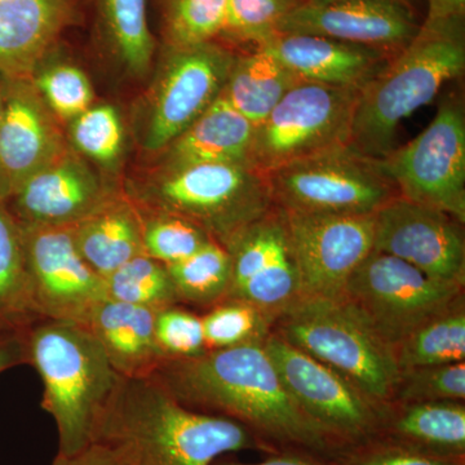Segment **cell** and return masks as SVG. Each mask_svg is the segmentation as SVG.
<instances>
[{
    "instance_id": "6da1fadb",
    "label": "cell",
    "mask_w": 465,
    "mask_h": 465,
    "mask_svg": "<svg viewBox=\"0 0 465 465\" xmlns=\"http://www.w3.org/2000/svg\"><path fill=\"white\" fill-rule=\"evenodd\" d=\"M150 378L183 406L232 419L274 451L338 457V450L291 397L262 344L166 360Z\"/></svg>"
},
{
    "instance_id": "7a4b0ae2",
    "label": "cell",
    "mask_w": 465,
    "mask_h": 465,
    "mask_svg": "<svg viewBox=\"0 0 465 465\" xmlns=\"http://www.w3.org/2000/svg\"><path fill=\"white\" fill-rule=\"evenodd\" d=\"M92 443L125 465H213L244 450L275 452L246 427L183 406L153 378L121 376Z\"/></svg>"
},
{
    "instance_id": "3957f363",
    "label": "cell",
    "mask_w": 465,
    "mask_h": 465,
    "mask_svg": "<svg viewBox=\"0 0 465 465\" xmlns=\"http://www.w3.org/2000/svg\"><path fill=\"white\" fill-rule=\"evenodd\" d=\"M464 69L461 21L421 26L412 41L363 85L349 146L365 157H385L394 149L402 121L428 105Z\"/></svg>"
},
{
    "instance_id": "277c9868",
    "label": "cell",
    "mask_w": 465,
    "mask_h": 465,
    "mask_svg": "<svg viewBox=\"0 0 465 465\" xmlns=\"http://www.w3.org/2000/svg\"><path fill=\"white\" fill-rule=\"evenodd\" d=\"M38 321L23 332L26 362L41 376L42 407L57 427V455L69 457L91 445L121 375L84 324Z\"/></svg>"
},
{
    "instance_id": "5b68a950",
    "label": "cell",
    "mask_w": 465,
    "mask_h": 465,
    "mask_svg": "<svg viewBox=\"0 0 465 465\" xmlns=\"http://www.w3.org/2000/svg\"><path fill=\"white\" fill-rule=\"evenodd\" d=\"M273 332L344 376L372 402H393L401 371L393 351L342 300L302 295L274 321Z\"/></svg>"
},
{
    "instance_id": "8992f818",
    "label": "cell",
    "mask_w": 465,
    "mask_h": 465,
    "mask_svg": "<svg viewBox=\"0 0 465 465\" xmlns=\"http://www.w3.org/2000/svg\"><path fill=\"white\" fill-rule=\"evenodd\" d=\"M134 202L188 220L223 247L274 208L265 174L229 162L163 170Z\"/></svg>"
},
{
    "instance_id": "52a82bcc",
    "label": "cell",
    "mask_w": 465,
    "mask_h": 465,
    "mask_svg": "<svg viewBox=\"0 0 465 465\" xmlns=\"http://www.w3.org/2000/svg\"><path fill=\"white\" fill-rule=\"evenodd\" d=\"M265 176L274 206L284 213L371 216L399 195L378 159L349 145L298 159Z\"/></svg>"
},
{
    "instance_id": "ba28073f",
    "label": "cell",
    "mask_w": 465,
    "mask_h": 465,
    "mask_svg": "<svg viewBox=\"0 0 465 465\" xmlns=\"http://www.w3.org/2000/svg\"><path fill=\"white\" fill-rule=\"evenodd\" d=\"M464 298V286L443 282L402 260L372 250L349 278L341 299L393 351L421 324Z\"/></svg>"
},
{
    "instance_id": "9c48e42d",
    "label": "cell",
    "mask_w": 465,
    "mask_h": 465,
    "mask_svg": "<svg viewBox=\"0 0 465 465\" xmlns=\"http://www.w3.org/2000/svg\"><path fill=\"white\" fill-rule=\"evenodd\" d=\"M361 90L300 82L256 125L250 166L266 174L298 159L349 145Z\"/></svg>"
},
{
    "instance_id": "30bf717a",
    "label": "cell",
    "mask_w": 465,
    "mask_h": 465,
    "mask_svg": "<svg viewBox=\"0 0 465 465\" xmlns=\"http://www.w3.org/2000/svg\"><path fill=\"white\" fill-rule=\"evenodd\" d=\"M378 162L400 197L464 224L465 113L457 97L440 104L423 133Z\"/></svg>"
},
{
    "instance_id": "8fae6325",
    "label": "cell",
    "mask_w": 465,
    "mask_h": 465,
    "mask_svg": "<svg viewBox=\"0 0 465 465\" xmlns=\"http://www.w3.org/2000/svg\"><path fill=\"white\" fill-rule=\"evenodd\" d=\"M262 347L291 397L322 430L338 455L379 436L385 407L376 405L344 376L273 331Z\"/></svg>"
},
{
    "instance_id": "7c38bea8",
    "label": "cell",
    "mask_w": 465,
    "mask_h": 465,
    "mask_svg": "<svg viewBox=\"0 0 465 465\" xmlns=\"http://www.w3.org/2000/svg\"><path fill=\"white\" fill-rule=\"evenodd\" d=\"M21 228L34 316L84 324L106 299L105 283L76 249L72 226Z\"/></svg>"
},
{
    "instance_id": "4fadbf2b",
    "label": "cell",
    "mask_w": 465,
    "mask_h": 465,
    "mask_svg": "<svg viewBox=\"0 0 465 465\" xmlns=\"http://www.w3.org/2000/svg\"><path fill=\"white\" fill-rule=\"evenodd\" d=\"M235 56L213 42L171 47L162 67L143 145L163 152L222 94Z\"/></svg>"
},
{
    "instance_id": "5bb4252c",
    "label": "cell",
    "mask_w": 465,
    "mask_h": 465,
    "mask_svg": "<svg viewBox=\"0 0 465 465\" xmlns=\"http://www.w3.org/2000/svg\"><path fill=\"white\" fill-rule=\"evenodd\" d=\"M225 249L232 259L228 299L249 302L274 322L302 296L298 262L280 208L243 229Z\"/></svg>"
},
{
    "instance_id": "9a60e30c",
    "label": "cell",
    "mask_w": 465,
    "mask_h": 465,
    "mask_svg": "<svg viewBox=\"0 0 465 465\" xmlns=\"http://www.w3.org/2000/svg\"><path fill=\"white\" fill-rule=\"evenodd\" d=\"M282 213L298 262L302 295L341 299L349 278L374 250L372 215Z\"/></svg>"
},
{
    "instance_id": "2e32d148",
    "label": "cell",
    "mask_w": 465,
    "mask_h": 465,
    "mask_svg": "<svg viewBox=\"0 0 465 465\" xmlns=\"http://www.w3.org/2000/svg\"><path fill=\"white\" fill-rule=\"evenodd\" d=\"M372 220L375 251L436 280L465 286L464 224L457 219L397 195Z\"/></svg>"
},
{
    "instance_id": "e0dca14e",
    "label": "cell",
    "mask_w": 465,
    "mask_h": 465,
    "mask_svg": "<svg viewBox=\"0 0 465 465\" xmlns=\"http://www.w3.org/2000/svg\"><path fill=\"white\" fill-rule=\"evenodd\" d=\"M419 29L407 5L393 0H308L281 18L277 34H311L393 51L402 50Z\"/></svg>"
},
{
    "instance_id": "ac0fdd59",
    "label": "cell",
    "mask_w": 465,
    "mask_h": 465,
    "mask_svg": "<svg viewBox=\"0 0 465 465\" xmlns=\"http://www.w3.org/2000/svg\"><path fill=\"white\" fill-rule=\"evenodd\" d=\"M67 149L54 115L32 79L5 78V108L0 121V195L8 201L21 183Z\"/></svg>"
},
{
    "instance_id": "d6986e66",
    "label": "cell",
    "mask_w": 465,
    "mask_h": 465,
    "mask_svg": "<svg viewBox=\"0 0 465 465\" xmlns=\"http://www.w3.org/2000/svg\"><path fill=\"white\" fill-rule=\"evenodd\" d=\"M118 197L67 149L21 183L8 206L21 225L74 226Z\"/></svg>"
},
{
    "instance_id": "ffe728a7",
    "label": "cell",
    "mask_w": 465,
    "mask_h": 465,
    "mask_svg": "<svg viewBox=\"0 0 465 465\" xmlns=\"http://www.w3.org/2000/svg\"><path fill=\"white\" fill-rule=\"evenodd\" d=\"M79 17V0H0V75L32 79Z\"/></svg>"
},
{
    "instance_id": "44dd1931",
    "label": "cell",
    "mask_w": 465,
    "mask_h": 465,
    "mask_svg": "<svg viewBox=\"0 0 465 465\" xmlns=\"http://www.w3.org/2000/svg\"><path fill=\"white\" fill-rule=\"evenodd\" d=\"M300 81L362 88L390 61L387 51L311 34H275L260 45Z\"/></svg>"
},
{
    "instance_id": "7402d4cb",
    "label": "cell",
    "mask_w": 465,
    "mask_h": 465,
    "mask_svg": "<svg viewBox=\"0 0 465 465\" xmlns=\"http://www.w3.org/2000/svg\"><path fill=\"white\" fill-rule=\"evenodd\" d=\"M155 313L105 299L84 323L100 342L109 362L124 378H150L166 361L155 339Z\"/></svg>"
},
{
    "instance_id": "603a6c76",
    "label": "cell",
    "mask_w": 465,
    "mask_h": 465,
    "mask_svg": "<svg viewBox=\"0 0 465 465\" xmlns=\"http://www.w3.org/2000/svg\"><path fill=\"white\" fill-rule=\"evenodd\" d=\"M376 439L433 457L465 460V403H391Z\"/></svg>"
},
{
    "instance_id": "cb8c5ba5",
    "label": "cell",
    "mask_w": 465,
    "mask_h": 465,
    "mask_svg": "<svg viewBox=\"0 0 465 465\" xmlns=\"http://www.w3.org/2000/svg\"><path fill=\"white\" fill-rule=\"evenodd\" d=\"M255 125L220 94L164 152L163 170L189 164L229 162L250 164Z\"/></svg>"
},
{
    "instance_id": "d4e9b609",
    "label": "cell",
    "mask_w": 465,
    "mask_h": 465,
    "mask_svg": "<svg viewBox=\"0 0 465 465\" xmlns=\"http://www.w3.org/2000/svg\"><path fill=\"white\" fill-rule=\"evenodd\" d=\"M72 229L76 249L100 277L143 253L142 213L122 195Z\"/></svg>"
},
{
    "instance_id": "484cf974",
    "label": "cell",
    "mask_w": 465,
    "mask_h": 465,
    "mask_svg": "<svg viewBox=\"0 0 465 465\" xmlns=\"http://www.w3.org/2000/svg\"><path fill=\"white\" fill-rule=\"evenodd\" d=\"M300 82L277 58L256 48L252 54L235 56L222 96L256 127Z\"/></svg>"
},
{
    "instance_id": "4316f807",
    "label": "cell",
    "mask_w": 465,
    "mask_h": 465,
    "mask_svg": "<svg viewBox=\"0 0 465 465\" xmlns=\"http://www.w3.org/2000/svg\"><path fill=\"white\" fill-rule=\"evenodd\" d=\"M27 284L23 228L0 195V327L24 329L35 321Z\"/></svg>"
},
{
    "instance_id": "83f0119b",
    "label": "cell",
    "mask_w": 465,
    "mask_h": 465,
    "mask_svg": "<svg viewBox=\"0 0 465 465\" xmlns=\"http://www.w3.org/2000/svg\"><path fill=\"white\" fill-rule=\"evenodd\" d=\"M393 354L400 371L465 362L464 298L406 336Z\"/></svg>"
},
{
    "instance_id": "f1b7e54d",
    "label": "cell",
    "mask_w": 465,
    "mask_h": 465,
    "mask_svg": "<svg viewBox=\"0 0 465 465\" xmlns=\"http://www.w3.org/2000/svg\"><path fill=\"white\" fill-rule=\"evenodd\" d=\"M179 304L213 308L228 299L232 259L228 250L211 240L182 262L167 265Z\"/></svg>"
},
{
    "instance_id": "f546056e",
    "label": "cell",
    "mask_w": 465,
    "mask_h": 465,
    "mask_svg": "<svg viewBox=\"0 0 465 465\" xmlns=\"http://www.w3.org/2000/svg\"><path fill=\"white\" fill-rule=\"evenodd\" d=\"M99 2L104 25L116 54L134 74H145L155 50L154 38L149 29L146 0Z\"/></svg>"
},
{
    "instance_id": "4dcf8cb0",
    "label": "cell",
    "mask_w": 465,
    "mask_h": 465,
    "mask_svg": "<svg viewBox=\"0 0 465 465\" xmlns=\"http://www.w3.org/2000/svg\"><path fill=\"white\" fill-rule=\"evenodd\" d=\"M106 299L153 311L179 304L167 265L148 255L136 256L104 278Z\"/></svg>"
},
{
    "instance_id": "1f68e13d",
    "label": "cell",
    "mask_w": 465,
    "mask_h": 465,
    "mask_svg": "<svg viewBox=\"0 0 465 465\" xmlns=\"http://www.w3.org/2000/svg\"><path fill=\"white\" fill-rule=\"evenodd\" d=\"M207 351L264 344L273 331V320L258 308L242 302L226 299L208 309L202 317Z\"/></svg>"
},
{
    "instance_id": "d6a6232c",
    "label": "cell",
    "mask_w": 465,
    "mask_h": 465,
    "mask_svg": "<svg viewBox=\"0 0 465 465\" xmlns=\"http://www.w3.org/2000/svg\"><path fill=\"white\" fill-rule=\"evenodd\" d=\"M139 210L143 220V253L162 264L182 262L211 241L207 232L183 217L149 208L139 207Z\"/></svg>"
},
{
    "instance_id": "836d02e7",
    "label": "cell",
    "mask_w": 465,
    "mask_h": 465,
    "mask_svg": "<svg viewBox=\"0 0 465 465\" xmlns=\"http://www.w3.org/2000/svg\"><path fill=\"white\" fill-rule=\"evenodd\" d=\"M52 114L72 122L92 106L94 90L88 76L72 64L41 66L32 78Z\"/></svg>"
},
{
    "instance_id": "e575fe53",
    "label": "cell",
    "mask_w": 465,
    "mask_h": 465,
    "mask_svg": "<svg viewBox=\"0 0 465 465\" xmlns=\"http://www.w3.org/2000/svg\"><path fill=\"white\" fill-rule=\"evenodd\" d=\"M73 145L85 157L112 166L124 148V125L115 108L110 105L90 106L70 122Z\"/></svg>"
},
{
    "instance_id": "d590c367",
    "label": "cell",
    "mask_w": 465,
    "mask_h": 465,
    "mask_svg": "<svg viewBox=\"0 0 465 465\" xmlns=\"http://www.w3.org/2000/svg\"><path fill=\"white\" fill-rule=\"evenodd\" d=\"M226 0H170L166 34L171 47L213 42L224 30Z\"/></svg>"
},
{
    "instance_id": "8d00e7d4",
    "label": "cell",
    "mask_w": 465,
    "mask_h": 465,
    "mask_svg": "<svg viewBox=\"0 0 465 465\" xmlns=\"http://www.w3.org/2000/svg\"><path fill=\"white\" fill-rule=\"evenodd\" d=\"M465 402V362L416 367L401 371L391 403Z\"/></svg>"
},
{
    "instance_id": "74e56055",
    "label": "cell",
    "mask_w": 465,
    "mask_h": 465,
    "mask_svg": "<svg viewBox=\"0 0 465 465\" xmlns=\"http://www.w3.org/2000/svg\"><path fill=\"white\" fill-rule=\"evenodd\" d=\"M296 5V0H226L222 34L259 47L277 34L281 18Z\"/></svg>"
},
{
    "instance_id": "f35d334b",
    "label": "cell",
    "mask_w": 465,
    "mask_h": 465,
    "mask_svg": "<svg viewBox=\"0 0 465 465\" xmlns=\"http://www.w3.org/2000/svg\"><path fill=\"white\" fill-rule=\"evenodd\" d=\"M155 339L166 360L197 357L207 351L202 317L180 304L157 311Z\"/></svg>"
},
{
    "instance_id": "ab89813d",
    "label": "cell",
    "mask_w": 465,
    "mask_h": 465,
    "mask_svg": "<svg viewBox=\"0 0 465 465\" xmlns=\"http://www.w3.org/2000/svg\"><path fill=\"white\" fill-rule=\"evenodd\" d=\"M335 460L339 465H465V460L433 457L379 439L345 450Z\"/></svg>"
},
{
    "instance_id": "60d3db41",
    "label": "cell",
    "mask_w": 465,
    "mask_h": 465,
    "mask_svg": "<svg viewBox=\"0 0 465 465\" xmlns=\"http://www.w3.org/2000/svg\"><path fill=\"white\" fill-rule=\"evenodd\" d=\"M213 465H339L332 458L322 457L302 450H280L256 463H244L234 459L220 458Z\"/></svg>"
},
{
    "instance_id": "b9f144b4",
    "label": "cell",
    "mask_w": 465,
    "mask_h": 465,
    "mask_svg": "<svg viewBox=\"0 0 465 465\" xmlns=\"http://www.w3.org/2000/svg\"><path fill=\"white\" fill-rule=\"evenodd\" d=\"M465 14V0H428L424 26L460 23Z\"/></svg>"
},
{
    "instance_id": "7bdbcfd3",
    "label": "cell",
    "mask_w": 465,
    "mask_h": 465,
    "mask_svg": "<svg viewBox=\"0 0 465 465\" xmlns=\"http://www.w3.org/2000/svg\"><path fill=\"white\" fill-rule=\"evenodd\" d=\"M52 465H125L113 455L108 449L91 443L88 448L69 457L56 455Z\"/></svg>"
},
{
    "instance_id": "ee69618b",
    "label": "cell",
    "mask_w": 465,
    "mask_h": 465,
    "mask_svg": "<svg viewBox=\"0 0 465 465\" xmlns=\"http://www.w3.org/2000/svg\"><path fill=\"white\" fill-rule=\"evenodd\" d=\"M26 362L24 335L0 341V374L18 363Z\"/></svg>"
},
{
    "instance_id": "f6af8a7d",
    "label": "cell",
    "mask_w": 465,
    "mask_h": 465,
    "mask_svg": "<svg viewBox=\"0 0 465 465\" xmlns=\"http://www.w3.org/2000/svg\"><path fill=\"white\" fill-rule=\"evenodd\" d=\"M3 108H5V78L0 75V121H2Z\"/></svg>"
},
{
    "instance_id": "bcb514c9",
    "label": "cell",
    "mask_w": 465,
    "mask_h": 465,
    "mask_svg": "<svg viewBox=\"0 0 465 465\" xmlns=\"http://www.w3.org/2000/svg\"><path fill=\"white\" fill-rule=\"evenodd\" d=\"M311 2L314 3H329V2H335V0H311ZM393 2H399L402 3V5H409V0H393Z\"/></svg>"
}]
</instances>
